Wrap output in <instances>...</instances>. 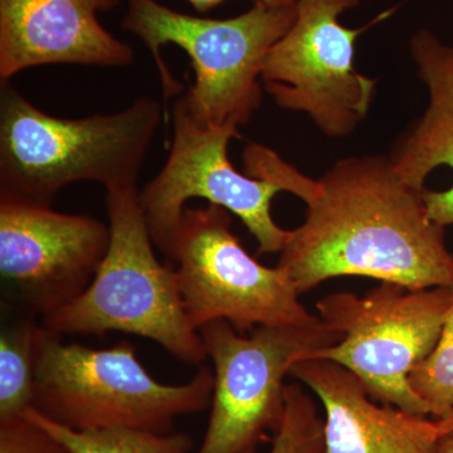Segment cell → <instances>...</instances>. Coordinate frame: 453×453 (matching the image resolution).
<instances>
[{
  "label": "cell",
  "mask_w": 453,
  "mask_h": 453,
  "mask_svg": "<svg viewBox=\"0 0 453 453\" xmlns=\"http://www.w3.org/2000/svg\"><path fill=\"white\" fill-rule=\"evenodd\" d=\"M390 157H347L319 179L306 216L279 264L300 294L336 277H368L410 288H453L445 226Z\"/></svg>",
  "instance_id": "6da1fadb"
},
{
  "label": "cell",
  "mask_w": 453,
  "mask_h": 453,
  "mask_svg": "<svg viewBox=\"0 0 453 453\" xmlns=\"http://www.w3.org/2000/svg\"><path fill=\"white\" fill-rule=\"evenodd\" d=\"M238 131L219 129L196 119L186 96L173 109V142L157 177L140 192V204L155 249L170 257L188 201L205 199L241 219L258 243L259 255L281 253L291 231L273 217L281 188L242 174L232 165L228 145Z\"/></svg>",
  "instance_id": "9c48e42d"
},
{
  "label": "cell",
  "mask_w": 453,
  "mask_h": 453,
  "mask_svg": "<svg viewBox=\"0 0 453 453\" xmlns=\"http://www.w3.org/2000/svg\"><path fill=\"white\" fill-rule=\"evenodd\" d=\"M162 119V104L150 97L109 115L58 118L0 81V192L50 205L79 181L138 187Z\"/></svg>",
  "instance_id": "7a4b0ae2"
},
{
  "label": "cell",
  "mask_w": 453,
  "mask_h": 453,
  "mask_svg": "<svg viewBox=\"0 0 453 453\" xmlns=\"http://www.w3.org/2000/svg\"><path fill=\"white\" fill-rule=\"evenodd\" d=\"M453 288H410L380 282L357 296L335 292L316 303L321 320L342 334L310 359H326L357 375L374 401L441 417L414 392L410 374L441 335Z\"/></svg>",
  "instance_id": "8992f818"
},
{
  "label": "cell",
  "mask_w": 453,
  "mask_h": 453,
  "mask_svg": "<svg viewBox=\"0 0 453 453\" xmlns=\"http://www.w3.org/2000/svg\"><path fill=\"white\" fill-rule=\"evenodd\" d=\"M26 417L58 438L71 453H196L195 442L183 432L160 434L134 428L74 431L50 421L35 410L29 411Z\"/></svg>",
  "instance_id": "2e32d148"
},
{
  "label": "cell",
  "mask_w": 453,
  "mask_h": 453,
  "mask_svg": "<svg viewBox=\"0 0 453 453\" xmlns=\"http://www.w3.org/2000/svg\"><path fill=\"white\" fill-rule=\"evenodd\" d=\"M169 259L177 264L184 309L196 330L217 320L242 334L320 320L281 267L265 266L246 251L232 231L231 213L217 205L184 210Z\"/></svg>",
  "instance_id": "ba28073f"
},
{
  "label": "cell",
  "mask_w": 453,
  "mask_h": 453,
  "mask_svg": "<svg viewBox=\"0 0 453 453\" xmlns=\"http://www.w3.org/2000/svg\"><path fill=\"white\" fill-rule=\"evenodd\" d=\"M411 53L428 105L389 157L403 180L425 190L429 216L446 228L453 226V46L421 31L411 41Z\"/></svg>",
  "instance_id": "5bb4252c"
},
{
  "label": "cell",
  "mask_w": 453,
  "mask_h": 453,
  "mask_svg": "<svg viewBox=\"0 0 453 453\" xmlns=\"http://www.w3.org/2000/svg\"><path fill=\"white\" fill-rule=\"evenodd\" d=\"M120 0H0V81L47 65L125 67L133 47L98 20Z\"/></svg>",
  "instance_id": "7c38bea8"
},
{
  "label": "cell",
  "mask_w": 453,
  "mask_h": 453,
  "mask_svg": "<svg viewBox=\"0 0 453 453\" xmlns=\"http://www.w3.org/2000/svg\"><path fill=\"white\" fill-rule=\"evenodd\" d=\"M0 453H71L47 429L28 417L0 422Z\"/></svg>",
  "instance_id": "d6986e66"
},
{
  "label": "cell",
  "mask_w": 453,
  "mask_h": 453,
  "mask_svg": "<svg viewBox=\"0 0 453 453\" xmlns=\"http://www.w3.org/2000/svg\"><path fill=\"white\" fill-rule=\"evenodd\" d=\"M360 0H296V18L270 50L262 83L280 107L303 112L325 135L344 138L365 120L375 80L354 67L357 38L390 17L386 12L362 28H348L340 16Z\"/></svg>",
  "instance_id": "30bf717a"
},
{
  "label": "cell",
  "mask_w": 453,
  "mask_h": 453,
  "mask_svg": "<svg viewBox=\"0 0 453 453\" xmlns=\"http://www.w3.org/2000/svg\"><path fill=\"white\" fill-rule=\"evenodd\" d=\"M198 332L213 363L214 387L196 453H256L281 425L285 378L294 365L342 339L321 319L303 326H258L249 335L217 320Z\"/></svg>",
  "instance_id": "52a82bcc"
},
{
  "label": "cell",
  "mask_w": 453,
  "mask_h": 453,
  "mask_svg": "<svg viewBox=\"0 0 453 453\" xmlns=\"http://www.w3.org/2000/svg\"><path fill=\"white\" fill-rule=\"evenodd\" d=\"M110 226L0 192V275L27 315L46 316L77 297L109 250Z\"/></svg>",
  "instance_id": "8fae6325"
},
{
  "label": "cell",
  "mask_w": 453,
  "mask_h": 453,
  "mask_svg": "<svg viewBox=\"0 0 453 453\" xmlns=\"http://www.w3.org/2000/svg\"><path fill=\"white\" fill-rule=\"evenodd\" d=\"M44 326V325H43ZM214 374L199 365L195 377L172 386L154 380L135 349L65 344L44 326L35 371V410L74 431L134 428L172 432L178 417L211 405Z\"/></svg>",
  "instance_id": "5b68a950"
},
{
  "label": "cell",
  "mask_w": 453,
  "mask_h": 453,
  "mask_svg": "<svg viewBox=\"0 0 453 453\" xmlns=\"http://www.w3.org/2000/svg\"><path fill=\"white\" fill-rule=\"evenodd\" d=\"M295 4L257 2L240 16L213 19L179 13L157 0H129L122 28L138 35L153 55L166 103L180 94L181 85L160 50L175 44L195 68V83L184 96L196 119L238 131L261 106L262 67L270 50L294 25Z\"/></svg>",
  "instance_id": "3957f363"
},
{
  "label": "cell",
  "mask_w": 453,
  "mask_h": 453,
  "mask_svg": "<svg viewBox=\"0 0 453 453\" xmlns=\"http://www.w3.org/2000/svg\"><path fill=\"white\" fill-rule=\"evenodd\" d=\"M198 13H208L211 9L219 7L226 0H187ZM256 3H265L270 5H294L296 0H255Z\"/></svg>",
  "instance_id": "ffe728a7"
},
{
  "label": "cell",
  "mask_w": 453,
  "mask_h": 453,
  "mask_svg": "<svg viewBox=\"0 0 453 453\" xmlns=\"http://www.w3.org/2000/svg\"><path fill=\"white\" fill-rule=\"evenodd\" d=\"M290 377L320 399L325 453H438L453 432V413L421 416L377 404L357 375L332 360H301Z\"/></svg>",
  "instance_id": "4fadbf2b"
},
{
  "label": "cell",
  "mask_w": 453,
  "mask_h": 453,
  "mask_svg": "<svg viewBox=\"0 0 453 453\" xmlns=\"http://www.w3.org/2000/svg\"><path fill=\"white\" fill-rule=\"evenodd\" d=\"M281 425L268 453H325L324 417L300 384H288Z\"/></svg>",
  "instance_id": "e0dca14e"
},
{
  "label": "cell",
  "mask_w": 453,
  "mask_h": 453,
  "mask_svg": "<svg viewBox=\"0 0 453 453\" xmlns=\"http://www.w3.org/2000/svg\"><path fill=\"white\" fill-rule=\"evenodd\" d=\"M438 453H453V432L442 441Z\"/></svg>",
  "instance_id": "44dd1931"
},
{
  "label": "cell",
  "mask_w": 453,
  "mask_h": 453,
  "mask_svg": "<svg viewBox=\"0 0 453 453\" xmlns=\"http://www.w3.org/2000/svg\"><path fill=\"white\" fill-rule=\"evenodd\" d=\"M42 321L26 315L0 333V422L23 418L35 410V371Z\"/></svg>",
  "instance_id": "9a60e30c"
},
{
  "label": "cell",
  "mask_w": 453,
  "mask_h": 453,
  "mask_svg": "<svg viewBox=\"0 0 453 453\" xmlns=\"http://www.w3.org/2000/svg\"><path fill=\"white\" fill-rule=\"evenodd\" d=\"M410 383L441 417L453 413V291L440 338L410 374Z\"/></svg>",
  "instance_id": "ac0fdd59"
},
{
  "label": "cell",
  "mask_w": 453,
  "mask_h": 453,
  "mask_svg": "<svg viewBox=\"0 0 453 453\" xmlns=\"http://www.w3.org/2000/svg\"><path fill=\"white\" fill-rule=\"evenodd\" d=\"M109 250L96 275L67 306L42 319L58 335H100L110 332L153 340L188 365L207 359L198 330L190 324L177 271L160 264L138 187L106 190Z\"/></svg>",
  "instance_id": "277c9868"
}]
</instances>
